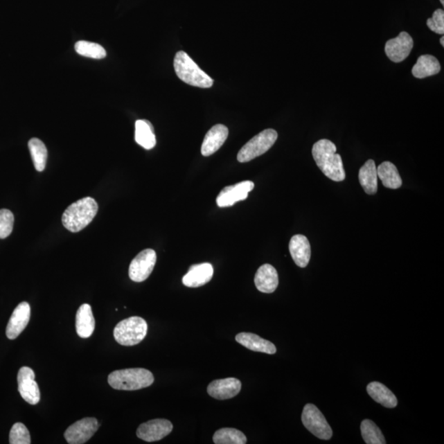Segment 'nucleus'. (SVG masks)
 Masks as SVG:
<instances>
[{"label": "nucleus", "mask_w": 444, "mask_h": 444, "mask_svg": "<svg viewBox=\"0 0 444 444\" xmlns=\"http://www.w3.org/2000/svg\"><path fill=\"white\" fill-rule=\"evenodd\" d=\"M30 318V307L28 302H21L16 307L8 321L6 336L8 339L15 340L24 332Z\"/></svg>", "instance_id": "obj_14"}, {"label": "nucleus", "mask_w": 444, "mask_h": 444, "mask_svg": "<svg viewBox=\"0 0 444 444\" xmlns=\"http://www.w3.org/2000/svg\"><path fill=\"white\" fill-rule=\"evenodd\" d=\"M312 155L325 177L341 182L346 179V172L339 154L337 153L336 145L328 139H321L315 143L312 149Z\"/></svg>", "instance_id": "obj_1"}, {"label": "nucleus", "mask_w": 444, "mask_h": 444, "mask_svg": "<svg viewBox=\"0 0 444 444\" xmlns=\"http://www.w3.org/2000/svg\"><path fill=\"white\" fill-rule=\"evenodd\" d=\"M76 51L78 55L95 60H102L107 56V51L99 44L79 41L76 44Z\"/></svg>", "instance_id": "obj_30"}, {"label": "nucleus", "mask_w": 444, "mask_h": 444, "mask_svg": "<svg viewBox=\"0 0 444 444\" xmlns=\"http://www.w3.org/2000/svg\"><path fill=\"white\" fill-rule=\"evenodd\" d=\"M441 46L444 47V37H442L441 39Z\"/></svg>", "instance_id": "obj_34"}, {"label": "nucleus", "mask_w": 444, "mask_h": 444, "mask_svg": "<svg viewBox=\"0 0 444 444\" xmlns=\"http://www.w3.org/2000/svg\"><path fill=\"white\" fill-rule=\"evenodd\" d=\"M237 342L246 348L257 351V353L274 355L276 353V348L274 343L263 339V338L250 332H241L236 337Z\"/></svg>", "instance_id": "obj_20"}, {"label": "nucleus", "mask_w": 444, "mask_h": 444, "mask_svg": "<svg viewBox=\"0 0 444 444\" xmlns=\"http://www.w3.org/2000/svg\"><path fill=\"white\" fill-rule=\"evenodd\" d=\"M11 444H30V436L28 428L23 423H16L12 425L10 434Z\"/></svg>", "instance_id": "obj_31"}, {"label": "nucleus", "mask_w": 444, "mask_h": 444, "mask_svg": "<svg viewBox=\"0 0 444 444\" xmlns=\"http://www.w3.org/2000/svg\"><path fill=\"white\" fill-rule=\"evenodd\" d=\"M228 127L223 125H215L206 133L203 144H202L201 153L204 157H210L217 152L228 138Z\"/></svg>", "instance_id": "obj_16"}, {"label": "nucleus", "mask_w": 444, "mask_h": 444, "mask_svg": "<svg viewBox=\"0 0 444 444\" xmlns=\"http://www.w3.org/2000/svg\"><path fill=\"white\" fill-rule=\"evenodd\" d=\"M289 250L294 263L304 268L309 265L311 257V247L309 240L302 235L292 237L289 244Z\"/></svg>", "instance_id": "obj_19"}, {"label": "nucleus", "mask_w": 444, "mask_h": 444, "mask_svg": "<svg viewBox=\"0 0 444 444\" xmlns=\"http://www.w3.org/2000/svg\"><path fill=\"white\" fill-rule=\"evenodd\" d=\"M157 263L155 250L147 249L140 252L131 262L130 278L135 283H143L151 275Z\"/></svg>", "instance_id": "obj_8"}, {"label": "nucleus", "mask_w": 444, "mask_h": 444, "mask_svg": "<svg viewBox=\"0 0 444 444\" xmlns=\"http://www.w3.org/2000/svg\"><path fill=\"white\" fill-rule=\"evenodd\" d=\"M95 319L92 314L91 307L89 304H83L77 312L76 330L78 335L82 338H89L95 330Z\"/></svg>", "instance_id": "obj_21"}, {"label": "nucleus", "mask_w": 444, "mask_h": 444, "mask_svg": "<svg viewBox=\"0 0 444 444\" xmlns=\"http://www.w3.org/2000/svg\"><path fill=\"white\" fill-rule=\"evenodd\" d=\"M367 393L378 403L387 408L398 406V399L392 391L379 382H372L367 386Z\"/></svg>", "instance_id": "obj_22"}, {"label": "nucleus", "mask_w": 444, "mask_h": 444, "mask_svg": "<svg viewBox=\"0 0 444 444\" xmlns=\"http://www.w3.org/2000/svg\"><path fill=\"white\" fill-rule=\"evenodd\" d=\"M362 437L367 444H385L384 434L378 427L375 422L371 420H364L360 425Z\"/></svg>", "instance_id": "obj_29"}, {"label": "nucleus", "mask_w": 444, "mask_h": 444, "mask_svg": "<svg viewBox=\"0 0 444 444\" xmlns=\"http://www.w3.org/2000/svg\"><path fill=\"white\" fill-rule=\"evenodd\" d=\"M242 388L241 382L236 378L214 380L208 387V393L217 400H227L238 395Z\"/></svg>", "instance_id": "obj_15"}, {"label": "nucleus", "mask_w": 444, "mask_h": 444, "mask_svg": "<svg viewBox=\"0 0 444 444\" xmlns=\"http://www.w3.org/2000/svg\"><path fill=\"white\" fill-rule=\"evenodd\" d=\"M98 212V204L91 197H85L70 205L62 216L64 227L76 233L89 225Z\"/></svg>", "instance_id": "obj_2"}, {"label": "nucleus", "mask_w": 444, "mask_h": 444, "mask_svg": "<svg viewBox=\"0 0 444 444\" xmlns=\"http://www.w3.org/2000/svg\"><path fill=\"white\" fill-rule=\"evenodd\" d=\"M254 184L252 181H242L235 186L223 188L217 197V204L220 208H226L234 205L237 202L247 199L249 193L254 190Z\"/></svg>", "instance_id": "obj_13"}, {"label": "nucleus", "mask_w": 444, "mask_h": 444, "mask_svg": "<svg viewBox=\"0 0 444 444\" xmlns=\"http://www.w3.org/2000/svg\"><path fill=\"white\" fill-rule=\"evenodd\" d=\"M100 427L96 418L82 419L66 429L64 438L69 444H82L89 441Z\"/></svg>", "instance_id": "obj_9"}, {"label": "nucleus", "mask_w": 444, "mask_h": 444, "mask_svg": "<svg viewBox=\"0 0 444 444\" xmlns=\"http://www.w3.org/2000/svg\"><path fill=\"white\" fill-rule=\"evenodd\" d=\"M359 180L367 195H375L378 190V174L375 161L368 160L360 168Z\"/></svg>", "instance_id": "obj_23"}, {"label": "nucleus", "mask_w": 444, "mask_h": 444, "mask_svg": "<svg viewBox=\"0 0 444 444\" xmlns=\"http://www.w3.org/2000/svg\"><path fill=\"white\" fill-rule=\"evenodd\" d=\"M15 224V216L11 211L0 210V239H6L11 235Z\"/></svg>", "instance_id": "obj_32"}, {"label": "nucleus", "mask_w": 444, "mask_h": 444, "mask_svg": "<svg viewBox=\"0 0 444 444\" xmlns=\"http://www.w3.org/2000/svg\"><path fill=\"white\" fill-rule=\"evenodd\" d=\"M135 141L141 147L151 150L156 146L157 139L150 122L139 120L135 123Z\"/></svg>", "instance_id": "obj_25"}, {"label": "nucleus", "mask_w": 444, "mask_h": 444, "mask_svg": "<svg viewBox=\"0 0 444 444\" xmlns=\"http://www.w3.org/2000/svg\"><path fill=\"white\" fill-rule=\"evenodd\" d=\"M28 148L32 155L35 168L42 172L46 168L48 152L45 143L42 141L33 138L28 142Z\"/></svg>", "instance_id": "obj_27"}, {"label": "nucleus", "mask_w": 444, "mask_h": 444, "mask_svg": "<svg viewBox=\"0 0 444 444\" xmlns=\"http://www.w3.org/2000/svg\"><path fill=\"white\" fill-rule=\"evenodd\" d=\"M441 70V65L434 56L424 55L419 57L412 69V74L416 78H425L436 76Z\"/></svg>", "instance_id": "obj_24"}, {"label": "nucleus", "mask_w": 444, "mask_h": 444, "mask_svg": "<svg viewBox=\"0 0 444 444\" xmlns=\"http://www.w3.org/2000/svg\"><path fill=\"white\" fill-rule=\"evenodd\" d=\"M278 138V134L276 130L272 129L263 130L261 133L254 136L240 149L238 155H237V160L240 163H245V162L262 156L274 146Z\"/></svg>", "instance_id": "obj_6"}, {"label": "nucleus", "mask_w": 444, "mask_h": 444, "mask_svg": "<svg viewBox=\"0 0 444 444\" xmlns=\"http://www.w3.org/2000/svg\"><path fill=\"white\" fill-rule=\"evenodd\" d=\"M441 3L444 6V0H441Z\"/></svg>", "instance_id": "obj_35"}, {"label": "nucleus", "mask_w": 444, "mask_h": 444, "mask_svg": "<svg viewBox=\"0 0 444 444\" xmlns=\"http://www.w3.org/2000/svg\"><path fill=\"white\" fill-rule=\"evenodd\" d=\"M301 419L305 427L314 436L323 441H329L332 437V429L330 425L323 413L314 404L309 403L305 405Z\"/></svg>", "instance_id": "obj_7"}, {"label": "nucleus", "mask_w": 444, "mask_h": 444, "mask_svg": "<svg viewBox=\"0 0 444 444\" xmlns=\"http://www.w3.org/2000/svg\"><path fill=\"white\" fill-rule=\"evenodd\" d=\"M428 28L432 32L443 35L444 33V11L443 10H437L433 13L432 19L427 20Z\"/></svg>", "instance_id": "obj_33"}, {"label": "nucleus", "mask_w": 444, "mask_h": 444, "mask_svg": "<svg viewBox=\"0 0 444 444\" xmlns=\"http://www.w3.org/2000/svg\"><path fill=\"white\" fill-rule=\"evenodd\" d=\"M254 283L259 292L267 294L274 292L279 284L278 272L271 265H263L255 274Z\"/></svg>", "instance_id": "obj_18"}, {"label": "nucleus", "mask_w": 444, "mask_h": 444, "mask_svg": "<svg viewBox=\"0 0 444 444\" xmlns=\"http://www.w3.org/2000/svg\"><path fill=\"white\" fill-rule=\"evenodd\" d=\"M148 333V323L143 318L130 317L121 321L114 329V339L122 346L139 344Z\"/></svg>", "instance_id": "obj_5"}, {"label": "nucleus", "mask_w": 444, "mask_h": 444, "mask_svg": "<svg viewBox=\"0 0 444 444\" xmlns=\"http://www.w3.org/2000/svg\"><path fill=\"white\" fill-rule=\"evenodd\" d=\"M174 68L180 80L188 85L201 89H209L213 85V79L203 71L186 52L181 51L175 55Z\"/></svg>", "instance_id": "obj_3"}, {"label": "nucleus", "mask_w": 444, "mask_h": 444, "mask_svg": "<svg viewBox=\"0 0 444 444\" xmlns=\"http://www.w3.org/2000/svg\"><path fill=\"white\" fill-rule=\"evenodd\" d=\"M173 430V425L168 420L155 419L140 425L137 436L146 442L160 441Z\"/></svg>", "instance_id": "obj_11"}, {"label": "nucleus", "mask_w": 444, "mask_h": 444, "mask_svg": "<svg viewBox=\"0 0 444 444\" xmlns=\"http://www.w3.org/2000/svg\"><path fill=\"white\" fill-rule=\"evenodd\" d=\"M35 373L29 367H21L17 375V384L21 397L30 405H37L41 400L37 382L35 381Z\"/></svg>", "instance_id": "obj_10"}, {"label": "nucleus", "mask_w": 444, "mask_h": 444, "mask_svg": "<svg viewBox=\"0 0 444 444\" xmlns=\"http://www.w3.org/2000/svg\"><path fill=\"white\" fill-rule=\"evenodd\" d=\"M153 382L152 373L142 368L121 369L108 376L109 384L116 390H139L148 388Z\"/></svg>", "instance_id": "obj_4"}, {"label": "nucleus", "mask_w": 444, "mask_h": 444, "mask_svg": "<svg viewBox=\"0 0 444 444\" xmlns=\"http://www.w3.org/2000/svg\"><path fill=\"white\" fill-rule=\"evenodd\" d=\"M378 178L382 180V184L391 190H398L402 186V180L397 167L390 161L382 162L377 168Z\"/></svg>", "instance_id": "obj_26"}, {"label": "nucleus", "mask_w": 444, "mask_h": 444, "mask_svg": "<svg viewBox=\"0 0 444 444\" xmlns=\"http://www.w3.org/2000/svg\"><path fill=\"white\" fill-rule=\"evenodd\" d=\"M213 267L208 263L192 265L182 281L187 287L197 288L208 283L213 276Z\"/></svg>", "instance_id": "obj_17"}, {"label": "nucleus", "mask_w": 444, "mask_h": 444, "mask_svg": "<svg viewBox=\"0 0 444 444\" xmlns=\"http://www.w3.org/2000/svg\"><path fill=\"white\" fill-rule=\"evenodd\" d=\"M414 46V41L410 34L402 32L398 37L391 39L385 45V53L390 60L400 63L405 60Z\"/></svg>", "instance_id": "obj_12"}, {"label": "nucleus", "mask_w": 444, "mask_h": 444, "mask_svg": "<svg viewBox=\"0 0 444 444\" xmlns=\"http://www.w3.org/2000/svg\"><path fill=\"white\" fill-rule=\"evenodd\" d=\"M213 442L216 444H245L247 438L238 429L223 428L214 434Z\"/></svg>", "instance_id": "obj_28"}]
</instances>
